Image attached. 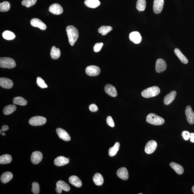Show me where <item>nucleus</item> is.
Here are the masks:
<instances>
[{"instance_id":"obj_26","label":"nucleus","mask_w":194,"mask_h":194,"mask_svg":"<svg viewBox=\"0 0 194 194\" xmlns=\"http://www.w3.org/2000/svg\"><path fill=\"white\" fill-rule=\"evenodd\" d=\"M170 166L178 174L181 175L183 174V168L180 165L176 164V163L172 162L170 164Z\"/></svg>"},{"instance_id":"obj_9","label":"nucleus","mask_w":194,"mask_h":194,"mask_svg":"<svg viewBox=\"0 0 194 194\" xmlns=\"http://www.w3.org/2000/svg\"><path fill=\"white\" fill-rule=\"evenodd\" d=\"M167 68V65L165 61L162 59L157 60L156 63L155 69L157 72L160 73L165 71Z\"/></svg>"},{"instance_id":"obj_24","label":"nucleus","mask_w":194,"mask_h":194,"mask_svg":"<svg viewBox=\"0 0 194 194\" xmlns=\"http://www.w3.org/2000/svg\"><path fill=\"white\" fill-rule=\"evenodd\" d=\"M85 4L89 8H95L100 5V2L99 0H86Z\"/></svg>"},{"instance_id":"obj_18","label":"nucleus","mask_w":194,"mask_h":194,"mask_svg":"<svg viewBox=\"0 0 194 194\" xmlns=\"http://www.w3.org/2000/svg\"><path fill=\"white\" fill-rule=\"evenodd\" d=\"M116 174L120 178L124 181H126L128 179V172L126 168L122 167L119 168Z\"/></svg>"},{"instance_id":"obj_25","label":"nucleus","mask_w":194,"mask_h":194,"mask_svg":"<svg viewBox=\"0 0 194 194\" xmlns=\"http://www.w3.org/2000/svg\"><path fill=\"white\" fill-rule=\"evenodd\" d=\"M94 183L98 186H100L104 183V178L102 175L99 173H97L94 175L93 177Z\"/></svg>"},{"instance_id":"obj_40","label":"nucleus","mask_w":194,"mask_h":194,"mask_svg":"<svg viewBox=\"0 0 194 194\" xmlns=\"http://www.w3.org/2000/svg\"><path fill=\"white\" fill-rule=\"evenodd\" d=\"M103 46V43L102 42L97 43L94 46V51L95 52H98L100 51Z\"/></svg>"},{"instance_id":"obj_15","label":"nucleus","mask_w":194,"mask_h":194,"mask_svg":"<svg viewBox=\"0 0 194 194\" xmlns=\"http://www.w3.org/2000/svg\"><path fill=\"white\" fill-rule=\"evenodd\" d=\"M31 24L32 26L38 27L41 30H45L46 29V26L42 20L37 18L32 19L31 20Z\"/></svg>"},{"instance_id":"obj_4","label":"nucleus","mask_w":194,"mask_h":194,"mask_svg":"<svg viewBox=\"0 0 194 194\" xmlns=\"http://www.w3.org/2000/svg\"><path fill=\"white\" fill-rule=\"evenodd\" d=\"M16 66L14 60L9 57H2L0 58V67L3 68L12 69Z\"/></svg>"},{"instance_id":"obj_43","label":"nucleus","mask_w":194,"mask_h":194,"mask_svg":"<svg viewBox=\"0 0 194 194\" xmlns=\"http://www.w3.org/2000/svg\"><path fill=\"white\" fill-rule=\"evenodd\" d=\"M89 109L92 112H96L98 110V108L97 106L95 104H92L90 105L89 107Z\"/></svg>"},{"instance_id":"obj_20","label":"nucleus","mask_w":194,"mask_h":194,"mask_svg":"<svg viewBox=\"0 0 194 194\" xmlns=\"http://www.w3.org/2000/svg\"><path fill=\"white\" fill-rule=\"evenodd\" d=\"M105 91L106 94L111 97H115L117 95V91L113 86L107 84L105 87Z\"/></svg>"},{"instance_id":"obj_14","label":"nucleus","mask_w":194,"mask_h":194,"mask_svg":"<svg viewBox=\"0 0 194 194\" xmlns=\"http://www.w3.org/2000/svg\"><path fill=\"white\" fill-rule=\"evenodd\" d=\"M12 81L9 78L1 77L0 78V86L2 88L6 89H11L13 87Z\"/></svg>"},{"instance_id":"obj_41","label":"nucleus","mask_w":194,"mask_h":194,"mask_svg":"<svg viewBox=\"0 0 194 194\" xmlns=\"http://www.w3.org/2000/svg\"><path fill=\"white\" fill-rule=\"evenodd\" d=\"M106 123L109 126L111 127H114L115 126L114 121H113V118L111 116H108V117L106 118Z\"/></svg>"},{"instance_id":"obj_33","label":"nucleus","mask_w":194,"mask_h":194,"mask_svg":"<svg viewBox=\"0 0 194 194\" xmlns=\"http://www.w3.org/2000/svg\"><path fill=\"white\" fill-rule=\"evenodd\" d=\"M2 37L6 40H11L15 39V35L13 32L7 30L3 32Z\"/></svg>"},{"instance_id":"obj_27","label":"nucleus","mask_w":194,"mask_h":194,"mask_svg":"<svg viewBox=\"0 0 194 194\" xmlns=\"http://www.w3.org/2000/svg\"><path fill=\"white\" fill-rule=\"evenodd\" d=\"M174 53L179 58L182 63L185 64H187L188 61V59L184 55L179 49H174Z\"/></svg>"},{"instance_id":"obj_38","label":"nucleus","mask_w":194,"mask_h":194,"mask_svg":"<svg viewBox=\"0 0 194 194\" xmlns=\"http://www.w3.org/2000/svg\"><path fill=\"white\" fill-rule=\"evenodd\" d=\"M32 193L35 194H39L40 193V186L38 183L34 182L32 184Z\"/></svg>"},{"instance_id":"obj_2","label":"nucleus","mask_w":194,"mask_h":194,"mask_svg":"<svg viewBox=\"0 0 194 194\" xmlns=\"http://www.w3.org/2000/svg\"><path fill=\"white\" fill-rule=\"evenodd\" d=\"M160 92V89L158 87L154 86L149 87L142 91L141 95L144 97L149 98L158 95Z\"/></svg>"},{"instance_id":"obj_37","label":"nucleus","mask_w":194,"mask_h":194,"mask_svg":"<svg viewBox=\"0 0 194 194\" xmlns=\"http://www.w3.org/2000/svg\"><path fill=\"white\" fill-rule=\"evenodd\" d=\"M37 0H23L21 3L23 6L29 8L35 5L37 3Z\"/></svg>"},{"instance_id":"obj_46","label":"nucleus","mask_w":194,"mask_h":194,"mask_svg":"<svg viewBox=\"0 0 194 194\" xmlns=\"http://www.w3.org/2000/svg\"><path fill=\"white\" fill-rule=\"evenodd\" d=\"M192 192H193V193H194V185L193 187H192Z\"/></svg>"},{"instance_id":"obj_29","label":"nucleus","mask_w":194,"mask_h":194,"mask_svg":"<svg viewBox=\"0 0 194 194\" xmlns=\"http://www.w3.org/2000/svg\"><path fill=\"white\" fill-rule=\"evenodd\" d=\"M61 51L59 48L55 46H53L51 48V56L53 59L56 60L58 59L61 56Z\"/></svg>"},{"instance_id":"obj_8","label":"nucleus","mask_w":194,"mask_h":194,"mask_svg":"<svg viewBox=\"0 0 194 194\" xmlns=\"http://www.w3.org/2000/svg\"><path fill=\"white\" fill-rule=\"evenodd\" d=\"M157 147V143L155 141H150L147 142L145 146V152L147 154H152L155 151Z\"/></svg>"},{"instance_id":"obj_7","label":"nucleus","mask_w":194,"mask_h":194,"mask_svg":"<svg viewBox=\"0 0 194 194\" xmlns=\"http://www.w3.org/2000/svg\"><path fill=\"white\" fill-rule=\"evenodd\" d=\"M86 72L90 76H96L100 74V69L99 67L96 66L87 67L86 69Z\"/></svg>"},{"instance_id":"obj_13","label":"nucleus","mask_w":194,"mask_h":194,"mask_svg":"<svg viewBox=\"0 0 194 194\" xmlns=\"http://www.w3.org/2000/svg\"><path fill=\"white\" fill-rule=\"evenodd\" d=\"M49 11L53 14L60 15L63 13V10L61 5L57 3H55L50 6Z\"/></svg>"},{"instance_id":"obj_16","label":"nucleus","mask_w":194,"mask_h":194,"mask_svg":"<svg viewBox=\"0 0 194 194\" xmlns=\"http://www.w3.org/2000/svg\"><path fill=\"white\" fill-rule=\"evenodd\" d=\"M56 133L60 138L66 141H69L71 140V137L66 130L61 128L56 130Z\"/></svg>"},{"instance_id":"obj_28","label":"nucleus","mask_w":194,"mask_h":194,"mask_svg":"<svg viewBox=\"0 0 194 194\" xmlns=\"http://www.w3.org/2000/svg\"><path fill=\"white\" fill-rule=\"evenodd\" d=\"M16 109V106L15 105H9L4 108L3 113L5 115H9L14 112Z\"/></svg>"},{"instance_id":"obj_39","label":"nucleus","mask_w":194,"mask_h":194,"mask_svg":"<svg viewBox=\"0 0 194 194\" xmlns=\"http://www.w3.org/2000/svg\"><path fill=\"white\" fill-rule=\"evenodd\" d=\"M37 85L41 88L44 89L48 87V86L45 82L40 77H37Z\"/></svg>"},{"instance_id":"obj_44","label":"nucleus","mask_w":194,"mask_h":194,"mask_svg":"<svg viewBox=\"0 0 194 194\" xmlns=\"http://www.w3.org/2000/svg\"><path fill=\"white\" fill-rule=\"evenodd\" d=\"M8 129H9V127H8L7 126V125H4V126H2V128H1V131L3 132L6 131V130H7Z\"/></svg>"},{"instance_id":"obj_17","label":"nucleus","mask_w":194,"mask_h":194,"mask_svg":"<svg viewBox=\"0 0 194 194\" xmlns=\"http://www.w3.org/2000/svg\"><path fill=\"white\" fill-rule=\"evenodd\" d=\"M129 38L131 42L135 44L140 43L142 40L141 35L139 32L137 31L131 32L129 35Z\"/></svg>"},{"instance_id":"obj_45","label":"nucleus","mask_w":194,"mask_h":194,"mask_svg":"<svg viewBox=\"0 0 194 194\" xmlns=\"http://www.w3.org/2000/svg\"><path fill=\"white\" fill-rule=\"evenodd\" d=\"M190 141L194 143V133H190Z\"/></svg>"},{"instance_id":"obj_11","label":"nucleus","mask_w":194,"mask_h":194,"mask_svg":"<svg viewBox=\"0 0 194 194\" xmlns=\"http://www.w3.org/2000/svg\"><path fill=\"white\" fill-rule=\"evenodd\" d=\"M185 114L188 123L190 124H193L194 123V113L191 106L188 105L185 108Z\"/></svg>"},{"instance_id":"obj_30","label":"nucleus","mask_w":194,"mask_h":194,"mask_svg":"<svg viewBox=\"0 0 194 194\" xmlns=\"http://www.w3.org/2000/svg\"><path fill=\"white\" fill-rule=\"evenodd\" d=\"M120 144L119 142H116L113 147L110 148L109 154L110 157H114L117 153L120 148Z\"/></svg>"},{"instance_id":"obj_31","label":"nucleus","mask_w":194,"mask_h":194,"mask_svg":"<svg viewBox=\"0 0 194 194\" xmlns=\"http://www.w3.org/2000/svg\"><path fill=\"white\" fill-rule=\"evenodd\" d=\"M14 104L20 106H25L27 104L26 100L22 97H18L14 98L13 101Z\"/></svg>"},{"instance_id":"obj_21","label":"nucleus","mask_w":194,"mask_h":194,"mask_svg":"<svg viewBox=\"0 0 194 194\" xmlns=\"http://www.w3.org/2000/svg\"><path fill=\"white\" fill-rule=\"evenodd\" d=\"M176 91H173L171 92L169 94H167L164 98V102L166 105L171 104L176 98Z\"/></svg>"},{"instance_id":"obj_12","label":"nucleus","mask_w":194,"mask_h":194,"mask_svg":"<svg viewBox=\"0 0 194 194\" xmlns=\"http://www.w3.org/2000/svg\"><path fill=\"white\" fill-rule=\"evenodd\" d=\"M42 153L39 151H36L32 153L31 156V161L33 164H37L42 161Z\"/></svg>"},{"instance_id":"obj_48","label":"nucleus","mask_w":194,"mask_h":194,"mask_svg":"<svg viewBox=\"0 0 194 194\" xmlns=\"http://www.w3.org/2000/svg\"><path fill=\"white\" fill-rule=\"evenodd\" d=\"M139 12H140L141 11H139Z\"/></svg>"},{"instance_id":"obj_22","label":"nucleus","mask_w":194,"mask_h":194,"mask_svg":"<svg viewBox=\"0 0 194 194\" xmlns=\"http://www.w3.org/2000/svg\"><path fill=\"white\" fill-rule=\"evenodd\" d=\"M69 181L72 185L77 188L80 187L82 186V182L78 176H70Z\"/></svg>"},{"instance_id":"obj_1","label":"nucleus","mask_w":194,"mask_h":194,"mask_svg":"<svg viewBox=\"0 0 194 194\" xmlns=\"http://www.w3.org/2000/svg\"><path fill=\"white\" fill-rule=\"evenodd\" d=\"M69 42L71 46L74 45L78 39L79 32L78 30L73 26H69L66 28Z\"/></svg>"},{"instance_id":"obj_10","label":"nucleus","mask_w":194,"mask_h":194,"mask_svg":"<svg viewBox=\"0 0 194 194\" xmlns=\"http://www.w3.org/2000/svg\"><path fill=\"white\" fill-rule=\"evenodd\" d=\"M164 5V0H154L153 11L156 14L160 13L162 12Z\"/></svg>"},{"instance_id":"obj_36","label":"nucleus","mask_w":194,"mask_h":194,"mask_svg":"<svg viewBox=\"0 0 194 194\" xmlns=\"http://www.w3.org/2000/svg\"><path fill=\"white\" fill-rule=\"evenodd\" d=\"M11 5L8 1H4L0 3V11L1 12H7L10 9Z\"/></svg>"},{"instance_id":"obj_35","label":"nucleus","mask_w":194,"mask_h":194,"mask_svg":"<svg viewBox=\"0 0 194 194\" xmlns=\"http://www.w3.org/2000/svg\"><path fill=\"white\" fill-rule=\"evenodd\" d=\"M113 30L112 27L110 26H102L98 29V32L103 36L105 35Z\"/></svg>"},{"instance_id":"obj_42","label":"nucleus","mask_w":194,"mask_h":194,"mask_svg":"<svg viewBox=\"0 0 194 194\" xmlns=\"http://www.w3.org/2000/svg\"><path fill=\"white\" fill-rule=\"evenodd\" d=\"M182 136L185 141H187L190 139V135L188 131H184L182 134Z\"/></svg>"},{"instance_id":"obj_3","label":"nucleus","mask_w":194,"mask_h":194,"mask_svg":"<svg viewBox=\"0 0 194 194\" xmlns=\"http://www.w3.org/2000/svg\"><path fill=\"white\" fill-rule=\"evenodd\" d=\"M146 122L155 126L162 125L165 122L163 118L154 113H150L146 117Z\"/></svg>"},{"instance_id":"obj_23","label":"nucleus","mask_w":194,"mask_h":194,"mask_svg":"<svg viewBox=\"0 0 194 194\" xmlns=\"http://www.w3.org/2000/svg\"><path fill=\"white\" fill-rule=\"evenodd\" d=\"M13 175L12 173L9 171L4 172L1 175V182L3 183H8L12 179Z\"/></svg>"},{"instance_id":"obj_6","label":"nucleus","mask_w":194,"mask_h":194,"mask_svg":"<svg viewBox=\"0 0 194 194\" xmlns=\"http://www.w3.org/2000/svg\"><path fill=\"white\" fill-rule=\"evenodd\" d=\"M56 190L58 194H61L63 190L66 192L69 191L71 189L69 185L63 181L57 182L56 183Z\"/></svg>"},{"instance_id":"obj_34","label":"nucleus","mask_w":194,"mask_h":194,"mask_svg":"<svg viewBox=\"0 0 194 194\" xmlns=\"http://www.w3.org/2000/svg\"><path fill=\"white\" fill-rule=\"evenodd\" d=\"M146 6V0H137L136 3V8L139 11H145Z\"/></svg>"},{"instance_id":"obj_32","label":"nucleus","mask_w":194,"mask_h":194,"mask_svg":"<svg viewBox=\"0 0 194 194\" xmlns=\"http://www.w3.org/2000/svg\"><path fill=\"white\" fill-rule=\"evenodd\" d=\"M12 157L8 154H5L0 157V164H9L11 162Z\"/></svg>"},{"instance_id":"obj_5","label":"nucleus","mask_w":194,"mask_h":194,"mask_svg":"<svg viewBox=\"0 0 194 194\" xmlns=\"http://www.w3.org/2000/svg\"><path fill=\"white\" fill-rule=\"evenodd\" d=\"M46 118L42 116H35L31 118L29 120L30 124L34 126H42L46 122Z\"/></svg>"},{"instance_id":"obj_19","label":"nucleus","mask_w":194,"mask_h":194,"mask_svg":"<svg viewBox=\"0 0 194 194\" xmlns=\"http://www.w3.org/2000/svg\"><path fill=\"white\" fill-rule=\"evenodd\" d=\"M69 162V160L68 159L63 156H60L54 160V164L56 166H61L66 165Z\"/></svg>"},{"instance_id":"obj_47","label":"nucleus","mask_w":194,"mask_h":194,"mask_svg":"<svg viewBox=\"0 0 194 194\" xmlns=\"http://www.w3.org/2000/svg\"><path fill=\"white\" fill-rule=\"evenodd\" d=\"M1 135H2L3 136H5V135H6V134H5L4 133H1Z\"/></svg>"}]
</instances>
